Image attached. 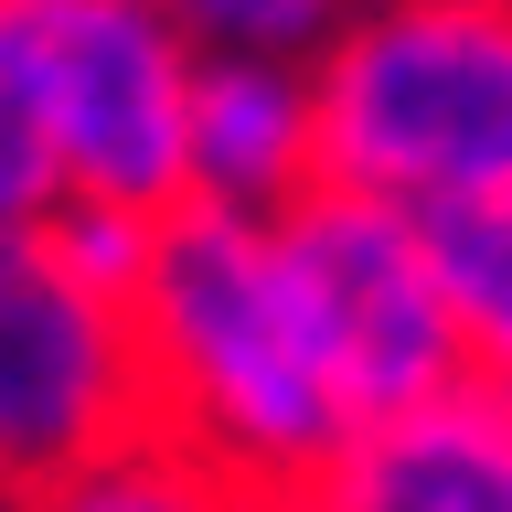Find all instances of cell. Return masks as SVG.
Wrapping results in <instances>:
<instances>
[{
  "label": "cell",
  "mask_w": 512,
  "mask_h": 512,
  "mask_svg": "<svg viewBox=\"0 0 512 512\" xmlns=\"http://www.w3.org/2000/svg\"><path fill=\"white\" fill-rule=\"evenodd\" d=\"M0 512H22V491H0Z\"/></svg>",
  "instance_id": "obj_13"
},
{
  "label": "cell",
  "mask_w": 512,
  "mask_h": 512,
  "mask_svg": "<svg viewBox=\"0 0 512 512\" xmlns=\"http://www.w3.org/2000/svg\"><path fill=\"white\" fill-rule=\"evenodd\" d=\"M32 235L54 246V267L75 288L118 299V310H128V288H139V267H150V214H118V203H75V192H64Z\"/></svg>",
  "instance_id": "obj_11"
},
{
  "label": "cell",
  "mask_w": 512,
  "mask_h": 512,
  "mask_svg": "<svg viewBox=\"0 0 512 512\" xmlns=\"http://www.w3.org/2000/svg\"><path fill=\"white\" fill-rule=\"evenodd\" d=\"M310 192V75L278 54H203L182 107V203L278 214Z\"/></svg>",
  "instance_id": "obj_7"
},
{
  "label": "cell",
  "mask_w": 512,
  "mask_h": 512,
  "mask_svg": "<svg viewBox=\"0 0 512 512\" xmlns=\"http://www.w3.org/2000/svg\"><path fill=\"white\" fill-rule=\"evenodd\" d=\"M128 352H139L150 427L256 502L310 480L342 438V406L288 310L267 214H224V203L150 214V267L128 288Z\"/></svg>",
  "instance_id": "obj_1"
},
{
  "label": "cell",
  "mask_w": 512,
  "mask_h": 512,
  "mask_svg": "<svg viewBox=\"0 0 512 512\" xmlns=\"http://www.w3.org/2000/svg\"><path fill=\"white\" fill-rule=\"evenodd\" d=\"M299 75L310 182L416 224L512 203V0H352Z\"/></svg>",
  "instance_id": "obj_2"
},
{
  "label": "cell",
  "mask_w": 512,
  "mask_h": 512,
  "mask_svg": "<svg viewBox=\"0 0 512 512\" xmlns=\"http://www.w3.org/2000/svg\"><path fill=\"white\" fill-rule=\"evenodd\" d=\"M22 512H256V491H235L224 470H203L192 448H171L160 427L75 459L64 480L22 491Z\"/></svg>",
  "instance_id": "obj_8"
},
{
  "label": "cell",
  "mask_w": 512,
  "mask_h": 512,
  "mask_svg": "<svg viewBox=\"0 0 512 512\" xmlns=\"http://www.w3.org/2000/svg\"><path fill=\"white\" fill-rule=\"evenodd\" d=\"M427 256H438V288H448V310H459L470 384L512 395V203L438 214L427 224Z\"/></svg>",
  "instance_id": "obj_9"
},
{
  "label": "cell",
  "mask_w": 512,
  "mask_h": 512,
  "mask_svg": "<svg viewBox=\"0 0 512 512\" xmlns=\"http://www.w3.org/2000/svg\"><path fill=\"white\" fill-rule=\"evenodd\" d=\"M54 203H64L54 139H43V107H32V75H22V32L0 11V224H43Z\"/></svg>",
  "instance_id": "obj_12"
},
{
  "label": "cell",
  "mask_w": 512,
  "mask_h": 512,
  "mask_svg": "<svg viewBox=\"0 0 512 512\" xmlns=\"http://www.w3.org/2000/svg\"><path fill=\"white\" fill-rule=\"evenodd\" d=\"M139 427L128 310L75 288L32 224H0V491H43Z\"/></svg>",
  "instance_id": "obj_5"
},
{
  "label": "cell",
  "mask_w": 512,
  "mask_h": 512,
  "mask_svg": "<svg viewBox=\"0 0 512 512\" xmlns=\"http://www.w3.org/2000/svg\"><path fill=\"white\" fill-rule=\"evenodd\" d=\"M0 11H22V0H0Z\"/></svg>",
  "instance_id": "obj_14"
},
{
  "label": "cell",
  "mask_w": 512,
  "mask_h": 512,
  "mask_svg": "<svg viewBox=\"0 0 512 512\" xmlns=\"http://www.w3.org/2000/svg\"><path fill=\"white\" fill-rule=\"evenodd\" d=\"M171 32L192 54H278V64H310V43L342 22L352 0H160Z\"/></svg>",
  "instance_id": "obj_10"
},
{
  "label": "cell",
  "mask_w": 512,
  "mask_h": 512,
  "mask_svg": "<svg viewBox=\"0 0 512 512\" xmlns=\"http://www.w3.org/2000/svg\"><path fill=\"white\" fill-rule=\"evenodd\" d=\"M278 278H288V310H299V342H310L320 384L342 427H374V416H406L427 395L470 374L459 352V310L438 288V256H427V224L374 203V192H288L278 214Z\"/></svg>",
  "instance_id": "obj_3"
},
{
  "label": "cell",
  "mask_w": 512,
  "mask_h": 512,
  "mask_svg": "<svg viewBox=\"0 0 512 512\" xmlns=\"http://www.w3.org/2000/svg\"><path fill=\"white\" fill-rule=\"evenodd\" d=\"M22 75L54 139V182L75 203L171 214L182 203V107H192V43L160 0H22Z\"/></svg>",
  "instance_id": "obj_4"
},
{
  "label": "cell",
  "mask_w": 512,
  "mask_h": 512,
  "mask_svg": "<svg viewBox=\"0 0 512 512\" xmlns=\"http://www.w3.org/2000/svg\"><path fill=\"white\" fill-rule=\"evenodd\" d=\"M256 512H512V395L459 374L406 416L342 427L310 480Z\"/></svg>",
  "instance_id": "obj_6"
}]
</instances>
